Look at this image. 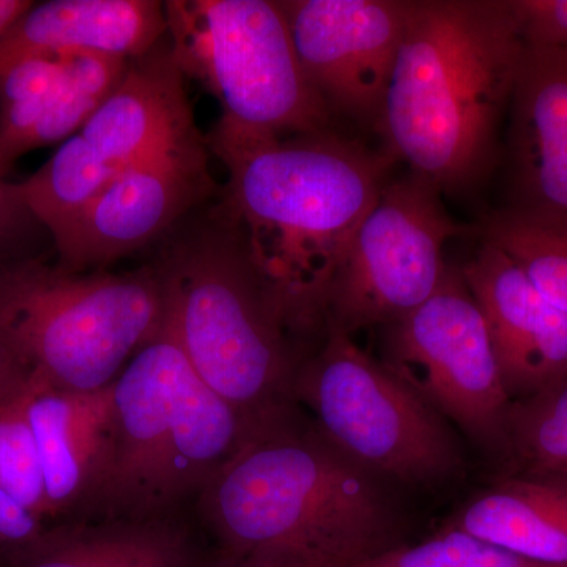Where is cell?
<instances>
[{
  "instance_id": "obj_1",
  "label": "cell",
  "mask_w": 567,
  "mask_h": 567,
  "mask_svg": "<svg viewBox=\"0 0 567 567\" xmlns=\"http://www.w3.org/2000/svg\"><path fill=\"white\" fill-rule=\"evenodd\" d=\"M207 145L229 174L219 216L293 327L324 333L328 289L393 159L333 130Z\"/></svg>"
},
{
  "instance_id": "obj_2",
  "label": "cell",
  "mask_w": 567,
  "mask_h": 567,
  "mask_svg": "<svg viewBox=\"0 0 567 567\" xmlns=\"http://www.w3.org/2000/svg\"><path fill=\"white\" fill-rule=\"evenodd\" d=\"M525 44L509 0L410 2L377 132L440 193L494 167Z\"/></svg>"
},
{
  "instance_id": "obj_3",
  "label": "cell",
  "mask_w": 567,
  "mask_h": 567,
  "mask_svg": "<svg viewBox=\"0 0 567 567\" xmlns=\"http://www.w3.org/2000/svg\"><path fill=\"white\" fill-rule=\"evenodd\" d=\"M194 513L226 557L353 567L398 547L375 477L293 420L248 436Z\"/></svg>"
},
{
  "instance_id": "obj_4",
  "label": "cell",
  "mask_w": 567,
  "mask_h": 567,
  "mask_svg": "<svg viewBox=\"0 0 567 567\" xmlns=\"http://www.w3.org/2000/svg\"><path fill=\"white\" fill-rule=\"evenodd\" d=\"M248 436L245 417L162 327L111 385L106 454L80 518L186 516Z\"/></svg>"
},
{
  "instance_id": "obj_5",
  "label": "cell",
  "mask_w": 567,
  "mask_h": 567,
  "mask_svg": "<svg viewBox=\"0 0 567 567\" xmlns=\"http://www.w3.org/2000/svg\"><path fill=\"white\" fill-rule=\"evenodd\" d=\"M156 270L163 328L196 374L245 417L251 435L292 421L305 336L234 227L219 216L215 229L178 245Z\"/></svg>"
},
{
  "instance_id": "obj_6",
  "label": "cell",
  "mask_w": 567,
  "mask_h": 567,
  "mask_svg": "<svg viewBox=\"0 0 567 567\" xmlns=\"http://www.w3.org/2000/svg\"><path fill=\"white\" fill-rule=\"evenodd\" d=\"M163 316L156 267L111 274L29 256L0 259V352L39 385L106 390L159 333Z\"/></svg>"
},
{
  "instance_id": "obj_7",
  "label": "cell",
  "mask_w": 567,
  "mask_h": 567,
  "mask_svg": "<svg viewBox=\"0 0 567 567\" xmlns=\"http://www.w3.org/2000/svg\"><path fill=\"white\" fill-rule=\"evenodd\" d=\"M171 52L221 104L210 142L279 140L331 130L333 115L298 61L281 2H164Z\"/></svg>"
},
{
  "instance_id": "obj_8",
  "label": "cell",
  "mask_w": 567,
  "mask_h": 567,
  "mask_svg": "<svg viewBox=\"0 0 567 567\" xmlns=\"http://www.w3.org/2000/svg\"><path fill=\"white\" fill-rule=\"evenodd\" d=\"M293 394L315 413L320 436L369 475L435 486L464 465L443 416L350 334L324 333Z\"/></svg>"
},
{
  "instance_id": "obj_9",
  "label": "cell",
  "mask_w": 567,
  "mask_h": 567,
  "mask_svg": "<svg viewBox=\"0 0 567 567\" xmlns=\"http://www.w3.org/2000/svg\"><path fill=\"white\" fill-rule=\"evenodd\" d=\"M159 44L133 61L80 132L18 182L29 212L50 235L80 215L123 171L197 132L185 74L171 48Z\"/></svg>"
},
{
  "instance_id": "obj_10",
  "label": "cell",
  "mask_w": 567,
  "mask_h": 567,
  "mask_svg": "<svg viewBox=\"0 0 567 567\" xmlns=\"http://www.w3.org/2000/svg\"><path fill=\"white\" fill-rule=\"evenodd\" d=\"M442 196L412 173L386 182L330 284L324 333L390 327L435 292L447 267L443 249L465 233Z\"/></svg>"
},
{
  "instance_id": "obj_11",
  "label": "cell",
  "mask_w": 567,
  "mask_h": 567,
  "mask_svg": "<svg viewBox=\"0 0 567 567\" xmlns=\"http://www.w3.org/2000/svg\"><path fill=\"white\" fill-rule=\"evenodd\" d=\"M390 328V371L480 445L507 447L513 402L462 270L447 265L429 300Z\"/></svg>"
},
{
  "instance_id": "obj_12",
  "label": "cell",
  "mask_w": 567,
  "mask_h": 567,
  "mask_svg": "<svg viewBox=\"0 0 567 567\" xmlns=\"http://www.w3.org/2000/svg\"><path fill=\"white\" fill-rule=\"evenodd\" d=\"M410 2L284 0L298 61L334 117L379 128Z\"/></svg>"
},
{
  "instance_id": "obj_13",
  "label": "cell",
  "mask_w": 567,
  "mask_h": 567,
  "mask_svg": "<svg viewBox=\"0 0 567 567\" xmlns=\"http://www.w3.org/2000/svg\"><path fill=\"white\" fill-rule=\"evenodd\" d=\"M205 145L194 132L117 175L52 235L58 264L73 271L103 270L169 229L210 189Z\"/></svg>"
},
{
  "instance_id": "obj_14",
  "label": "cell",
  "mask_w": 567,
  "mask_h": 567,
  "mask_svg": "<svg viewBox=\"0 0 567 567\" xmlns=\"http://www.w3.org/2000/svg\"><path fill=\"white\" fill-rule=\"evenodd\" d=\"M507 394L529 395L567 377V312L548 301L505 251L483 241L462 268Z\"/></svg>"
},
{
  "instance_id": "obj_15",
  "label": "cell",
  "mask_w": 567,
  "mask_h": 567,
  "mask_svg": "<svg viewBox=\"0 0 567 567\" xmlns=\"http://www.w3.org/2000/svg\"><path fill=\"white\" fill-rule=\"evenodd\" d=\"M511 208L567 219V47H525L509 103Z\"/></svg>"
},
{
  "instance_id": "obj_16",
  "label": "cell",
  "mask_w": 567,
  "mask_h": 567,
  "mask_svg": "<svg viewBox=\"0 0 567 567\" xmlns=\"http://www.w3.org/2000/svg\"><path fill=\"white\" fill-rule=\"evenodd\" d=\"M200 528L186 516L58 522L0 551V567H210L219 554Z\"/></svg>"
},
{
  "instance_id": "obj_17",
  "label": "cell",
  "mask_w": 567,
  "mask_h": 567,
  "mask_svg": "<svg viewBox=\"0 0 567 567\" xmlns=\"http://www.w3.org/2000/svg\"><path fill=\"white\" fill-rule=\"evenodd\" d=\"M164 35L166 10L156 0L33 2L0 33V80L40 55L91 52L137 61L155 50Z\"/></svg>"
},
{
  "instance_id": "obj_18",
  "label": "cell",
  "mask_w": 567,
  "mask_h": 567,
  "mask_svg": "<svg viewBox=\"0 0 567 567\" xmlns=\"http://www.w3.org/2000/svg\"><path fill=\"white\" fill-rule=\"evenodd\" d=\"M28 382L29 417L39 447L50 520H76L91 502L102 472L110 439L111 386L70 393Z\"/></svg>"
},
{
  "instance_id": "obj_19",
  "label": "cell",
  "mask_w": 567,
  "mask_h": 567,
  "mask_svg": "<svg viewBox=\"0 0 567 567\" xmlns=\"http://www.w3.org/2000/svg\"><path fill=\"white\" fill-rule=\"evenodd\" d=\"M450 528L540 565L567 567V506L551 483L506 481L473 499Z\"/></svg>"
},
{
  "instance_id": "obj_20",
  "label": "cell",
  "mask_w": 567,
  "mask_h": 567,
  "mask_svg": "<svg viewBox=\"0 0 567 567\" xmlns=\"http://www.w3.org/2000/svg\"><path fill=\"white\" fill-rule=\"evenodd\" d=\"M480 234L483 241L505 251L548 301L567 312V219L507 207L484 218Z\"/></svg>"
},
{
  "instance_id": "obj_21",
  "label": "cell",
  "mask_w": 567,
  "mask_h": 567,
  "mask_svg": "<svg viewBox=\"0 0 567 567\" xmlns=\"http://www.w3.org/2000/svg\"><path fill=\"white\" fill-rule=\"evenodd\" d=\"M71 55L28 59L0 80V181L28 155L29 140L50 110Z\"/></svg>"
},
{
  "instance_id": "obj_22",
  "label": "cell",
  "mask_w": 567,
  "mask_h": 567,
  "mask_svg": "<svg viewBox=\"0 0 567 567\" xmlns=\"http://www.w3.org/2000/svg\"><path fill=\"white\" fill-rule=\"evenodd\" d=\"M507 447L547 476L544 483L567 484V377L511 406Z\"/></svg>"
},
{
  "instance_id": "obj_23",
  "label": "cell",
  "mask_w": 567,
  "mask_h": 567,
  "mask_svg": "<svg viewBox=\"0 0 567 567\" xmlns=\"http://www.w3.org/2000/svg\"><path fill=\"white\" fill-rule=\"evenodd\" d=\"M29 398L31 386L21 379L0 401V491L48 524L50 511Z\"/></svg>"
},
{
  "instance_id": "obj_24",
  "label": "cell",
  "mask_w": 567,
  "mask_h": 567,
  "mask_svg": "<svg viewBox=\"0 0 567 567\" xmlns=\"http://www.w3.org/2000/svg\"><path fill=\"white\" fill-rule=\"evenodd\" d=\"M353 567H551L447 528L416 546H398Z\"/></svg>"
},
{
  "instance_id": "obj_25",
  "label": "cell",
  "mask_w": 567,
  "mask_h": 567,
  "mask_svg": "<svg viewBox=\"0 0 567 567\" xmlns=\"http://www.w3.org/2000/svg\"><path fill=\"white\" fill-rule=\"evenodd\" d=\"M525 47H567V0H509Z\"/></svg>"
},
{
  "instance_id": "obj_26",
  "label": "cell",
  "mask_w": 567,
  "mask_h": 567,
  "mask_svg": "<svg viewBox=\"0 0 567 567\" xmlns=\"http://www.w3.org/2000/svg\"><path fill=\"white\" fill-rule=\"evenodd\" d=\"M41 227L25 207L18 183L0 181V259L21 257V244Z\"/></svg>"
},
{
  "instance_id": "obj_27",
  "label": "cell",
  "mask_w": 567,
  "mask_h": 567,
  "mask_svg": "<svg viewBox=\"0 0 567 567\" xmlns=\"http://www.w3.org/2000/svg\"><path fill=\"white\" fill-rule=\"evenodd\" d=\"M47 527L48 524L0 491V551L31 543Z\"/></svg>"
},
{
  "instance_id": "obj_28",
  "label": "cell",
  "mask_w": 567,
  "mask_h": 567,
  "mask_svg": "<svg viewBox=\"0 0 567 567\" xmlns=\"http://www.w3.org/2000/svg\"><path fill=\"white\" fill-rule=\"evenodd\" d=\"M219 554V551H218ZM210 567H342L333 563L306 561V559L264 558V557H226L218 555Z\"/></svg>"
},
{
  "instance_id": "obj_29",
  "label": "cell",
  "mask_w": 567,
  "mask_h": 567,
  "mask_svg": "<svg viewBox=\"0 0 567 567\" xmlns=\"http://www.w3.org/2000/svg\"><path fill=\"white\" fill-rule=\"evenodd\" d=\"M32 3L29 0H0V33L6 32L24 11L31 9Z\"/></svg>"
},
{
  "instance_id": "obj_30",
  "label": "cell",
  "mask_w": 567,
  "mask_h": 567,
  "mask_svg": "<svg viewBox=\"0 0 567 567\" xmlns=\"http://www.w3.org/2000/svg\"><path fill=\"white\" fill-rule=\"evenodd\" d=\"M21 379L22 377L11 368L7 358L0 352V401L9 394L11 388L17 385Z\"/></svg>"
},
{
  "instance_id": "obj_31",
  "label": "cell",
  "mask_w": 567,
  "mask_h": 567,
  "mask_svg": "<svg viewBox=\"0 0 567 567\" xmlns=\"http://www.w3.org/2000/svg\"><path fill=\"white\" fill-rule=\"evenodd\" d=\"M555 484V486L558 487L559 494H561L563 499H565L566 506H567V484H558V483H551Z\"/></svg>"
}]
</instances>
